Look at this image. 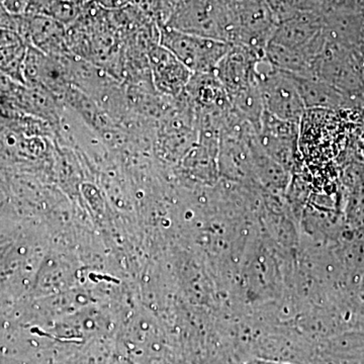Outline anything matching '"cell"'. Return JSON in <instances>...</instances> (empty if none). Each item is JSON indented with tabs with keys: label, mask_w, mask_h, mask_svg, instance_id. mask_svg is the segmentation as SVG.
<instances>
[{
	"label": "cell",
	"mask_w": 364,
	"mask_h": 364,
	"mask_svg": "<svg viewBox=\"0 0 364 364\" xmlns=\"http://www.w3.org/2000/svg\"><path fill=\"white\" fill-rule=\"evenodd\" d=\"M165 26L235 45L238 23L225 0H178Z\"/></svg>",
	"instance_id": "cell-1"
},
{
	"label": "cell",
	"mask_w": 364,
	"mask_h": 364,
	"mask_svg": "<svg viewBox=\"0 0 364 364\" xmlns=\"http://www.w3.org/2000/svg\"><path fill=\"white\" fill-rule=\"evenodd\" d=\"M160 45L169 50L193 74H214L233 47L231 43L208 39L163 26Z\"/></svg>",
	"instance_id": "cell-2"
},
{
	"label": "cell",
	"mask_w": 364,
	"mask_h": 364,
	"mask_svg": "<svg viewBox=\"0 0 364 364\" xmlns=\"http://www.w3.org/2000/svg\"><path fill=\"white\" fill-rule=\"evenodd\" d=\"M258 85L264 111L284 121L299 124L306 111L291 74L262 60L257 66Z\"/></svg>",
	"instance_id": "cell-3"
},
{
	"label": "cell",
	"mask_w": 364,
	"mask_h": 364,
	"mask_svg": "<svg viewBox=\"0 0 364 364\" xmlns=\"http://www.w3.org/2000/svg\"><path fill=\"white\" fill-rule=\"evenodd\" d=\"M323 11H299L279 21L269 43L308 52L317 59L323 47Z\"/></svg>",
	"instance_id": "cell-4"
},
{
	"label": "cell",
	"mask_w": 364,
	"mask_h": 364,
	"mask_svg": "<svg viewBox=\"0 0 364 364\" xmlns=\"http://www.w3.org/2000/svg\"><path fill=\"white\" fill-rule=\"evenodd\" d=\"M16 18V32L26 46H32L47 56L62 57L68 53L65 26L44 16H21Z\"/></svg>",
	"instance_id": "cell-5"
},
{
	"label": "cell",
	"mask_w": 364,
	"mask_h": 364,
	"mask_svg": "<svg viewBox=\"0 0 364 364\" xmlns=\"http://www.w3.org/2000/svg\"><path fill=\"white\" fill-rule=\"evenodd\" d=\"M148 57L155 87L169 97L181 95L188 86L193 73L160 44L150 50Z\"/></svg>",
	"instance_id": "cell-6"
},
{
	"label": "cell",
	"mask_w": 364,
	"mask_h": 364,
	"mask_svg": "<svg viewBox=\"0 0 364 364\" xmlns=\"http://www.w3.org/2000/svg\"><path fill=\"white\" fill-rule=\"evenodd\" d=\"M291 75L296 82L306 109H339L350 105L339 90L317 76Z\"/></svg>",
	"instance_id": "cell-7"
},
{
	"label": "cell",
	"mask_w": 364,
	"mask_h": 364,
	"mask_svg": "<svg viewBox=\"0 0 364 364\" xmlns=\"http://www.w3.org/2000/svg\"><path fill=\"white\" fill-rule=\"evenodd\" d=\"M57 0H28L25 14L28 16H44L50 18Z\"/></svg>",
	"instance_id": "cell-8"
},
{
	"label": "cell",
	"mask_w": 364,
	"mask_h": 364,
	"mask_svg": "<svg viewBox=\"0 0 364 364\" xmlns=\"http://www.w3.org/2000/svg\"><path fill=\"white\" fill-rule=\"evenodd\" d=\"M1 4L11 16H18L25 14L28 0H1Z\"/></svg>",
	"instance_id": "cell-9"
},
{
	"label": "cell",
	"mask_w": 364,
	"mask_h": 364,
	"mask_svg": "<svg viewBox=\"0 0 364 364\" xmlns=\"http://www.w3.org/2000/svg\"><path fill=\"white\" fill-rule=\"evenodd\" d=\"M0 28H9L16 32V18L7 13L2 6L1 0H0Z\"/></svg>",
	"instance_id": "cell-10"
},
{
	"label": "cell",
	"mask_w": 364,
	"mask_h": 364,
	"mask_svg": "<svg viewBox=\"0 0 364 364\" xmlns=\"http://www.w3.org/2000/svg\"><path fill=\"white\" fill-rule=\"evenodd\" d=\"M95 1L107 9H121L130 4L131 0H95Z\"/></svg>",
	"instance_id": "cell-11"
}]
</instances>
